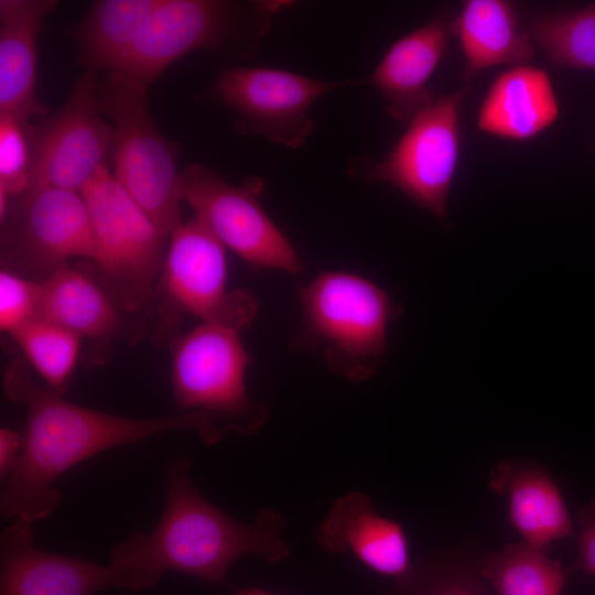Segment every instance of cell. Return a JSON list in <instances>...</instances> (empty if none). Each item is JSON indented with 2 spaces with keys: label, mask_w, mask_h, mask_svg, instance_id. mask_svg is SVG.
Masks as SVG:
<instances>
[{
  "label": "cell",
  "mask_w": 595,
  "mask_h": 595,
  "mask_svg": "<svg viewBox=\"0 0 595 595\" xmlns=\"http://www.w3.org/2000/svg\"><path fill=\"white\" fill-rule=\"evenodd\" d=\"M591 151L595 153V142L592 144Z\"/></svg>",
  "instance_id": "1f68e13d"
},
{
  "label": "cell",
  "mask_w": 595,
  "mask_h": 595,
  "mask_svg": "<svg viewBox=\"0 0 595 595\" xmlns=\"http://www.w3.org/2000/svg\"><path fill=\"white\" fill-rule=\"evenodd\" d=\"M42 282L2 269L0 272V329L8 335L41 316Z\"/></svg>",
  "instance_id": "4316f807"
},
{
  "label": "cell",
  "mask_w": 595,
  "mask_h": 595,
  "mask_svg": "<svg viewBox=\"0 0 595 595\" xmlns=\"http://www.w3.org/2000/svg\"><path fill=\"white\" fill-rule=\"evenodd\" d=\"M397 582L396 592L390 595H487L470 578L436 569L411 570L405 578Z\"/></svg>",
  "instance_id": "83f0119b"
},
{
  "label": "cell",
  "mask_w": 595,
  "mask_h": 595,
  "mask_svg": "<svg viewBox=\"0 0 595 595\" xmlns=\"http://www.w3.org/2000/svg\"><path fill=\"white\" fill-rule=\"evenodd\" d=\"M155 292L169 317L191 315L238 333L259 310L251 292L228 289L225 246L197 215L170 234Z\"/></svg>",
  "instance_id": "9c48e42d"
},
{
  "label": "cell",
  "mask_w": 595,
  "mask_h": 595,
  "mask_svg": "<svg viewBox=\"0 0 595 595\" xmlns=\"http://www.w3.org/2000/svg\"><path fill=\"white\" fill-rule=\"evenodd\" d=\"M80 193L96 239L94 264L127 311L142 310L154 296L170 236L158 228L107 165Z\"/></svg>",
  "instance_id": "52a82bcc"
},
{
  "label": "cell",
  "mask_w": 595,
  "mask_h": 595,
  "mask_svg": "<svg viewBox=\"0 0 595 595\" xmlns=\"http://www.w3.org/2000/svg\"><path fill=\"white\" fill-rule=\"evenodd\" d=\"M23 446L22 431L0 429V478L3 482L14 469Z\"/></svg>",
  "instance_id": "f546056e"
},
{
  "label": "cell",
  "mask_w": 595,
  "mask_h": 595,
  "mask_svg": "<svg viewBox=\"0 0 595 595\" xmlns=\"http://www.w3.org/2000/svg\"><path fill=\"white\" fill-rule=\"evenodd\" d=\"M527 32L552 65L595 71V3L536 17Z\"/></svg>",
  "instance_id": "cb8c5ba5"
},
{
  "label": "cell",
  "mask_w": 595,
  "mask_h": 595,
  "mask_svg": "<svg viewBox=\"0 0 595 595\" xmlns=\"http://www.w3.org/2000/svg\"><path fill=\"white\" fill-rule=\"evenodd\" d=\"M42 282L41 316L48 318L87 342L89 358L102 363L122 327L118 306L88 274L67 263Z\"/></svg>",
  "instance_id": "d6986e66"
},
{
  "label": "cell",
  "mask_w": 595,
  "mask_h": 595,
  "mask_svg": "<svg viewBox=\"0 0 595 595\" xmlns=\"http://www.w3.org/2000/svg\"><path fill=\"white\" fill-rule=\"evenodd\" d=\"M316 542L331 554L349 551L375 573L397 581L412 570L402 526L380 516L363 491L347 493L333 501L317 529Z\"/></svg>",
  "instance_id": "9a60e30c"
},
{
  "label": "cell",
  "mask_w": 595,
  "mask_h": 595,
  "mask_svg": "<svg viewBox=\"0 0 595 595\" xmlns=\"http://www.w3.org/2000/svg\"><path fill=\"white\" fill-rule=\"evenodd\" d=\"M180 177L184 201L244 261L293 274L302 270L294 248L259 203L261 180L232 185L198 164L186 166Z\"/></svg>",
  "instance_id": "8fae6325"
},
{
  "label": "cell",
  "mask_w": 595,
  "mask_h": 595,
  "mask_svg": "<svg viewBox=\"0 0 595 595\" xmlns=\"http://www.w3.org/2000/svg\"><path fill=\"white\" fill-rule=\"evenodd\" d=\"M288 6V1L161 0L110 72L149 88L174 62L195 50L246 58L269 31L272 17Z\"/></svg>",
  "instance_id": "3957f363"
},
{
  "label": "cell",
  "mask_w": 595,
  "mask_h": 595,
  "mask_svg": "<svg viewBox=\"0 0 595 595\" xmlns=\"http://www.w3.org/2000/svg\"><path fill=\"white\" fill-rule=\"evenodd\" d=\"M451 20H432L398 39L382 56L367 83L379 90L389 115L409 122L434 101L429 82L450 43Z\"/></svg>",
  "instance_id": "2e32d148"
},
{
  "label": "cell",
  "mask_w": 595,
  "mask_h": 595,
  "mask_svg": "<svg viewBox=\"0 0 595 595\" xmlns=\"http://www.w3.org/2000/svg\"><path fill=\"white\" fill-rule=\"evenodd\" d=\"M117 595H125V594H117Z\"/></svg>",
  "instance_id": "d6a6232c"
},
{
  "label": "cell",
  "mask_w": 595,
  "mask_h": 595,
  "mask_svg": "<svg viewBox=\"0 0 595 595\" xmlns=\"http://www.w3.org/2000/svg\"><path fill=\"white\" fill-rule=\"evenodd\" d=\"M29 125L0 116V194L23 196L34 187Z\"/></svg>",
  "instance_id": "484cf974"
},
{
  "label": "cell",
  "mask_w": 595,
  "mask_h": 595,
  "mask_svg": "<svg viewBox=\"0 0 595 595\" xmlns=\"http://www.w3.org/2000/svg\"><path fill=\"white\" fill-rule=\"evenodd\" d=\"M2 387L8 399L25 408L21 455L0 495L1 517L10 521L34 523L50 516L62 498L57 479L107 450L171 431H192L205 445L217 443L196 413L132 418L73 403L39 382L22 356L6 366Z\"/></svg>",
  "instance_id": "6da1fadb"
},
{
  "label": "cell",
  "mask_w": 595,
  "mask_h": 595,
  "mask_svg": "<svg viewBox=\"0 0 595 595\" xmlns=\"http://www.w3.org/2000/svg\"><path fill=\"white\" fill-rule=\"evenodd\" d=\"M7 239L20 262L42 280L73 259L95 263L97 257L82 193L60 187L35 186L23 195Z\"/></svg>",
  "instance_id": "4fadbf2b"
},
{
  "label": "cell",
  "mask_w": 595,
  "mask_h": 595,
  "mask_svg": "<svg viewBox=\"0 0 595 595\" xmlns=\"http://www.w3.org/2000/svg\"><path fill=\"white\" fill-rule=\"evenodd\" d=\"M53 0L0 1V116L30 123L47 109L36 96L37 37Z\"/></svg>",
  "instance_id": "e0dca14e"
},
{
  "label": "cell",
  "mask_w": 595,
  "mask_h": 595,
  "mask_svg": "<svg viewBox=\"0 0 595 595\" xmlns=\"http://www.w3.org/2000/svg\"><path fill=\"white\" fill-rule=\"evenodd\" d=\"M9 336L44 385L64 396L82 350V338L43 316L30 321Z\"/></svg>",
  "instance_id": "d4e9b609"
},
{
  "label": "cell",
  "mask_w": 595,
  "mask_h": 595,
  "mask_svg": "<svg viewBox=\"0 0 595 595\" xmlns=\"http://www.w3.org/2000/svg\"><path fill=\"white\" fill-rule=\"evenodd\" d=\"M560 106L547 71L510 67L489 86L478 109L477 129L510 141H528L552 126Z\"/></svg>",
  "instance_id": "ac0fdd59"
},
{
  "label": "cell",
  "mask_w": 595,
  "mask_h": 595,
  "mask_svg": "<svg viewBox=\"0 0 595 595\" xmlns=\"http://www.w3.org/2000/svg\"><path fill=\"white\" fill-rule=\"evenodd\" d=\"M478 569L497 595H561L570 573L548 550L526 542L485 556Z\"/></svg>",
  "instance_id": "603a6c76"
},
{
  "label": "cell",
  "mask_w": 595,
  "mask_h": 595,
  "mask_svg": "<svg viewBox=\"0 0 595 595\" xmlns=\"http://www.w3.org/2000/svg\"><path fill=\"white\" fill-rule=\"evenodd\" d=\"M164 474L166 495L155 527L147 533L132 532L111 551L109 564L121 588H151L169 572L224 583L242 556L256 555L273 564L291 555L281 536L285 521L279 511L262 509L251 522L229 516L196 488L191 462L184 456L171 458Z\"/></svg>",
  "instance_id": "7a4b0ae2"
},
{
  "label": "cell",
  "mask_w": 595,
  "mask_h": 595,
  "mask_svg": "<svg viewBox=\"0 0 595 595\" xmlns=\"http://www.w3.org/2000/svg\"><path fill=\"white\" fill-rule=\"evenodd\" d=\"M451 32L464 56L465 79L499 65H527L537 48L520 30L513 3L505 0L464 1L451 19Z\"/></svg>",
  "instance_id": "44dd1931"
},
{
  "label": "cell",
  "mask_w": 595,
  "mask_h": 595,
  "mask_svg": "<svg viewBox=\"0 0 595 595\" xmlns=\"http://www.w3.org/2000/svg\"><path fill=\"white\" fill-rule=\"evenodd\" d=\"M464 86L418 112L381 161L357 156L347 173L368 183H389L437 219L445 221L461 148Z\"/></svg>",
  "instance_id": "ba28073f"
},
{
  "label": "cell",
  "mask_w": 595,
  "mask_h": 595,
  "mask_svg": "<svg viewBox=\"0 0 595 595\" xmlns=\"http://www.w3.org/2000/svg\"><path fill=\"white\" fill-rule=\"evenodd\" d=\"M491 488L509 498V520L523 542L548 550L554 541L576 536L564 498L541 467L500 461L491 470Z\"/></svg>",
  "instance_id": "ffe728a7"
},
{
  "label": "cell",
  "mask_w": 595,
  "mask_h": 595,
  "mask_svg": "<svg viewBox=\"0 0 595 595\" xmlns=\"http://www.w3.org/2000/svg\"><path fill=\"white\" fill-rule=\"evenodd\" d=\"M298 350L321 354L328 368L354 382L371 378L387 349L389 323L399 313L380 286L359 275L327 271L300 290Z\"/></svg>",
  "instance_id": "277c9868"
},
{
  "label": "cell",
  "mask_w": 595,
  "mask_h": 595,
  "mask_svg": "<svg viewBox=\"0 0 595 595\" xmlns=\"http://www.w3.org/2000/svg\"><path fill=\"white\" fill-rule=\"evenodd\" d=\"M33 523L11 521L0 537V595H95L121 588L108 563L39 548Z\"/></svg>",
  "instance_id": "5bb4252c"
},
{
  "label": "cell",
  "mask_w": 595,
  "mask_h": 595,
  "mask_svg": "<svg viewBox=\"0 0 595 595\" xmlns=\"http://www.w3.org/2000/svg\"><path fill=\"white\" fill-rule=\"evenodd\" d=\"M96 74L93 69L86 71L55 113L37 125H29L34 187L80 192L106 165L113 128L101 117L98 107Z\"/></svg>",
  "instance_id": "7c38bea8"
},
{
  "label": "cell",
  "mask_w": 595,
  "mask_h": 595,
  "mask_svg": "<svg viewBox=\"0 0 595 595\" xmlns=\"http://www.w3.org/2000/svg\"><path fill=\"white\" fill-rule=\"evenodd\" d=\"M227 595H277L274 593H270V592H267L262 588H258V587H247V588H241V589H238L231 594H227Z\"/></svg>",
  "instance_id": "4dcf8cb0"
},
{
  "label": "cell",
  "mask_w": 595,
  "mask_h": 595,
  "mask_svg": "<svg viewBox=\"0 0 595 595\" xmlns=\"http://www.w3.org/2000/svg\"><path fill=\"white\" fill-rule=\"evenodd\" d=\"M161 0H97L69 34L86 71L110 72L130 50Z\"/></svg>",
  "instance_id": "7402d4cb"
},
{
  "label": "cell",
  "mask_w": 595,
  "mask_h": 595,
  "mask_svg": "<svg viewBox=\"0 0 595 595\" xmlns=\"http://www.w3.org/2000/svg\"><path fill=\"white\" fill-rule=\"evenodd\" d=\"M350 84L323 82L285 69L234 66L223 71L210 97L230 108L240 134H261L288 148L301 147L313 130L311 107Z\"/></svg>",
  "instance_id": "30bf717a"
},
{
  "label": "cell",
  "mask_w": 595,
  "mask_h": 595,
  "mask_svg": "<svg viewBox=\"0 0 595 595\" xmlns=\"http://www.w3.org/2000/svg\"><path fill=\"white\" fill-rule=\"evenodd\" d=\"M576 523L578 528L577 567L595 576V498L578 511Z\"/></svg>",
  "instance_id": "f1b7e54d"
},
{
  "label": "cell",
  "mask_w": 595,
  "mask_h": 595,
  "mask_svg": "<svg viewBox=\"0 0 595 595\" xmlns=\"http://www.w3.org/2000/svg\"><path fill=\"white\" fill-rule=\"evenodd\" d=\"M240 333L199 323L171 344V387L178 412L203 416L220 440L227 433L252 435L268 420L266 404L249 396V356Z\"/></svg>",
  "instance_id": "5b68a950"
},
{
  "label": "cell",
  "mask_w": 595,
  "mask_h": 595,
  "mask_svg": "<svg viewBox=\"0 0 595 595\" xmlns=\"http://www.w3.org/2000/svg\"><path fill=\"white\" fill-rule=\"evenodd\" d=\"M148 87L108 72L97 84L99 110L113 121V175L158 228L170 234L182 223L184 201L176 155L180 144L155 128L147 108Z\"/></svg>",
  "instance_id": "8992f818"
}]
</instances>
